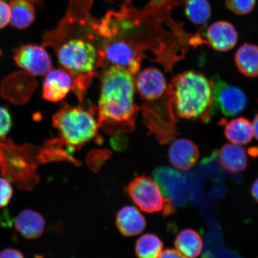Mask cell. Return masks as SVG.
Wrapping results in <instances>:
<instances>
[{"mask_svg":"<svg viewBox=\"0 0 258 258\" xmlns=\"http://www.w3.org/2000/svg\"><path fill=\"white\" fill-rule=\"evenodd\" d=\"M180 5V0H150L140 9L132 3L121 5L99 19L100 34L103 40L126 44L141 57L147 50L173 54L185 51L193 35L173 18L174 9Z\"/></svg>","mask_w":258,"mask_h":258,"instance_id":"cell-1","label":"cell"},{"mask_svg":"<svg viewBox=\"0 0 258 258\" xmlns=\"http://www.w3.org/2000/svg\"><path fill=\"white\" fill-rule=\"evenodd\" d=\"M52 47L62 70L73 77L90 73L102 56L103 40L93 19L77 16L69 19L43 43Z\"/></svg>","mask_w":258,"mask_h":258,"instance_id":"cell-2","label":"cell"},{"mask_svg":"<svg viewBox=\"0 0 258 258\" xmlns=\"http://www.w3.org/2000/svg\"><path fill=\"white\" fill-rule=\"evenodd\" d=\"M135 84L133 74L113 66L103 74L99 100V116L110 123H124L134 115Z\"/></svg>","mask_w":258,"mask_h":258,"instance_id":"cell-3","label":"cell"},{"mask_svg":"<svg viewBox=\"0 0 258 258\" xmlns=\"http://www.w3.org/2000/svg\"><path fill=\"white\" fill-rule=\"evenodd\" d=\"M174 104L177 115L186 120H211L215 114L214 93L204 74L188 71L173 80Z\"/></svg>","mask_w":258,"mask_h":258,"instance_id":"cell-4","label":"cell"},{"mask_svg":"<svg viewBox=\"0 0 258 258\" xmlns=\"http://www.w3.org/2000/svg\"><path fill=\"white\" fill-rule=\"evenodd\" d=\"M43 163L42 148L30 144L15 145L11 140L0 142V170L3 175L22 188L23 180L36 184L38 164Z\"/></svg>","mask_w":258,"mask_h":258,"instance_id":"cell-5","label":"cell"},{"mask_svg":"<svg viewBox=\"0 0 258 258\" xmlns=\"http://www.w3.org/2000/svg\"><path fill=\"white\" fill-rule=\"evenodd\" d=\"M55 127L69 149L73 151L96 136L98 124L86 109L64 104L52 118Z\"/></svg>","mask_w":258,"mask_h":258,"instance_id":"cell-6","label":"cell"},{"mask_svg":"<svg viewBox=\"0 0 258 258\" xmlns=\"http://www.w3.org/2000/svg\"><path fill=\"white\" fill-rule=\"evenodd\" d=\"M125 192L142 211L147 213L162 212L163 215H172L175 212L172 201L164 196L160 186L145 175L135 177L128 183Z\"/></svg>","mask_w":258,"mask_h":258,"instance_id":"cell-7","label":"cell"},{"mask_svg":"<svg viewBox=\"0 0 258 258\" xmlns=\"http://www.w3.org/2000/svg\"><path fill=\"white\" fill-rule=\"evenodd\" d=\"M210 80L214 93L215 112L219 110L226 117H233L244 111L247 99L243 90L229 85L217 76Z\"/></svg>","mask_w":258,"mask_h":258,"instance_id":"cell-8","label":"cell"},{"mask_svg":"<svg viewBox=\"0 0 258 258\" xmlns=\"http://www.w3.org/2000/svg\"><path fill=\"white\" fill-rule=\"evenodd\" d=\"M14 58L19 67L34 76H43L52 67L51 58L43 46L22 45L16 48Z\"/></svg>","mask_w":258,"mask_h":258,"instance_id":"cell-9","label":"cell"},{"mask_svg":"<svg viewBox=\"0 0 258 258\" xmlns=\"http://www.w3.org/2000/svg\"><path fill=\"white\" fill-rule=\"evenodd\" d=\"M202 37L204 44L220 52L233 49L238 39V32L234 26L226 21L214 22L206 28L205 36Z\"/></svg>","mask_w":258,"mask_h":258,"instance_id":"cell-10","label":"cell"},{"mask_svg":"<svg viewBox=\"0 0 258 258\" xmlns=\"http://www.w3.org/2000/svg\"><path fill=\"white\" fill-rule=\"evenodd\" d=\"M74 88V79L63 70H50L43 85L42 96L46 101L56 102L61 101Z\"/></svg>","mask_w":258,"mask_h":258,"instance_id":"cell-11","label":"cell"},{"mask_svg":"<svg viewBox=\"0 0 258 258\" xmlns=\"http://www.w3.org/2000/svg\"><path fill=\"white\" fill-rule=\"evenodd\" d=\"M136 86L144 99L154 101L160 98L165 92L167 82L160 71L155 68H148L138 74Z\"/></svg>","mask_w":258,"mask_h":258,"instance_id":"cell-12","label":"cell"},{"mask_svg":"<svg viewBox=\"0 0 258 258\" xmlns=\"http://www.w3.org/2000/svg\"><path fill=\"white\" fill-rule=\"evenodd\" d=\"M153 176L164 196L170 199L174 206L182 204L184 196L181 174L170 167H160L154 170Z\"/></svg>","mask_w":258,"mask_h":258,"instance_id":"cell-13","label":"cell"},{"mask_svg":"<svg viewBox=\"0 0 258 258\" xmlns=\"http://www.w3.org/2000/svg\"><path fill=\"white\" fill-rule=\"evenodd\" d=\"M199 150L196 144L188 139H179L169 148L168 156L171 164L175 168L186 171L191 169L198 162Z\"/></svg>","mask_w":258,"mask_h":258,"instance_id":"cell-14","label":"cell"},{"mask_svg":"<svg viewBox=\"0 0 258 258\" xmlns=\"http://www.w3.org/2000/svg\"><path fill=\"white\" fill-rule=\"evenodd\" d=\"M16 231L25 239H37L43 234L46 221L39 212L31 209H25L15 219Z\"/></svg>","mask_w":258,"mask_h":258,"instance_id":"cell-15","label":"cell"},{"mask_svg":"<svg viewBox=\"0 0 258 258\" xmlns=\"http://www.w3.org/2000/svg\"><path fill=\"white\" fill-rule=\"evenodd\" d=\"M116 226L120 233L125 237L140 234L146 227V220L138 210L127 206L118 211L115 219Z\"/></svg>","mask_w":258,"mask_h":258,"instance_id":"cell-16","label":"cell"},{"mask_svg":"<svg viewBox=\"0 0 258 258\" xmlns=\"http://www.w3.org/2000/svg\"><path fill=\"white\" fill-rule=\"evenodd\" d=\"M218 161L222 168L228 172H243L247 166L246 151L241 145L224 144L219 150Z\"/></svg>","mask_w":258,"mask_h":258,"instance_id":"cell-17","label":"cell"},{"mask_svg":"<svg viewBox=\"0 0 258 258\" xmlns=\"http://www.w3.org/2000/svg\"><path fill=\"white\" fill-rule=\"evenodd\" d=\"M220 124L224 125L225 136L231 144L246 145L252 140V124L246 118L240 117L229 122L223 120Z\"/></svg>","mask_w":258,"mask_h":258,"instance_id":"cell-18","label":"cell"},{"mask_svg":"<svg viewBox=\"0 0 258 258\" xmlns=\"http://www.w3.org/2000/svg\"><path fill=\"white\" fill-rule=\"evenodd\" d=\"M235 66L243 76L258 77V46L245 43L238 48L234 57Z\"/></svg>","mask_w":258,"mask_h":258,"instance_id":"cell-19","label":"cell"},{"mask_svg":"<svg viewBox=\"0 0 258 258\" xmlns=\"http://www.w3.org/2000/svg\"><path fill=\"white\" fill-rule=\"evenodd\" d=\"M9 6L11 24L13 27L19 30H24L34 23L36 12L31 2L26 0H12Z\"/></svg>","mask_w":258,"mask_h":258,"instance_id":"cell-20","label":"cell"},{"mask_svg":"<svg viewBox=\"0 0 258 258\" xmlns=\"http://www.w3.org/2000/svg\"><path fill=\"white\" fill-rule=\"evenodd\" d=\"M175 246L177 250L187 257L196 258L202 252L203 241L196 230L185 229L177 234Z\"/></svg>","mask_w":258,"mask_h":258,"instance_id":"cell-21","label":"cell"},{"mask_svg":"<svg viewBox=\"0 0 258 258\" xmlns=\"http://www.w3.org/2000/svg\"><path fill=\"white\" fill-rule=\"evenodd\" d=\"M187 19L194 25L202 27L207 24L212 16L211 5L208 0H180Z\"/></svg>","mask_w":258,"mask_h":258,"instance_id":"cell-22","label":"cell"},{"mask_svg":"<svg viewBox=\"0 0 258 258\" xmlns=\"http://www.w3.org/2000/svg\"><path fill=\"white\" fill-rule=\"evenodd\" d=\"M163 243L156 234H145L135 243V253L138 258H159Z\"/></svg>","mask_w":258,"mask_h":258,"instance_id":"cell-23","label":"cell"},{"mask_svg":"<svg viewBox=\"0 0 258 258\" xmlns=\"http://www.w3.org/2000/svg\"><path fill=\"white\" fill-rule=\"evenodd\" d=\"M226 5L234 14L243 16L250 14L256 6V0H225Z\"/></svg>","mask_w":258,"mask_h":258,"instance_id":"cell-24","label":"cell"},{"mask_svg":"<svg viewBox=\"0 0 258 258\" xmlns=\"http://www.w3.org/2000/svg\"><path fill=\"white\" fill-rule=\"evenodd\" d=\"M14 189L8 179L0 177V208L8 206L11 201Z\"/></svg>","mask_w":258,"mask_h":258,"instance_id":"cell-25","label":"cell"},{"mask_svg":"<svg viewBox=\"0 0 258 258\" xmlns=\"http://www.w3.org/2000/svg\"><path fill=\"white\" fill-rule=\"evenodd\" d=\"M11 115L8 108L0 106V139L5 140L12 127Z\"/></svg>","mask_w":258,"mask_h":258,"instance_id":"cell-26","label":"cell"},{"mask_svg":"<svg viewBox=\"0 0 258 258\" xmlns=\"http://www.w3.org/2000/svg\"><path fill=\"white\" fill-rule=\"evenodd\" d=\"M11 22V8L7 3L0 0V29L4 28Z\"/></svg>","mask_w":258,"mask_h":258,"instance_id":"cell-27","label":"cell"},{"mask_svg":"<svg viewBox=\"0 0 258 258\" xmlns=\"http://www.w3.org/2000/svg\"><path fill=\"white\" fill-rule=\"evenodd\" d=\"M0 258H25L20 251L15 249H6L0 251Z\"/></svg>","mask_w":258,"mask_h":258,"instance_id":"cell-28","label":"cell"},{"mask_svg":"<svg viewBox=\"0 0 258 258\" xmlns=\"http://www.w3.org/2000/svg\"><path fill=\"white\" fill-rule=\"evenodd\" d=\"M159 258H188L178 250L166 249L160 254Z\"/></svg>","mask_w":258,"mask_h":258,"instance_id":"cell-29","label":"cell"},{"mask_svg":"<svg viewBox=\"0 0 258 258\" xmlns=\"http://www.w3.org/2000/svg\"><path fill=\"white\" fill-rule=\"evenodd\" d=\"M251 194L254 201L258 203V177L251 186Z\"/></svg>","mask_w":258,"mask_h":258,"instance_id":"cell-30","label":"cell"},{"mask_svg":"<svg viewBox=\"0 0 258 258\" xmlns=\"http://www.w3.org/2000/svg\"><path fill=\"white\" fill-rule=\"evenodd\" d=\"M252 128L254 137L258 141V114L255 115L253 119Z\"/></svg>","mask_w":258,"mask_h":258,"instance_id":"cell-31","label":"cell"},{"mask_svg":"<svg viewBox=\"0 0 258 258\" xmlns=\"http://www.w3.org/2000/svg\"><path fill=\"white\" fill-rule=\"evenodd\" d=\"M105 1L108 2L109 3H112L114 2H120L121 5H123L130 4V3H132V2L133 1V0H105Z\"/></svg>","mask_w":258,"mask_h":258,"instance_id":"cell-32","label":"cell"},{"mask_svg":"<svg viewBox=\"0 0 258 258\" xmlns=\"http://www.w3.org/2000/svg\"><path fill=\"white\" fill-rule=\"evenodd\" d=\"M26 1L30 2H38V1H40V0H26Z\"/></svg>","mask_w":258,"mask_h":258,"instance_id":"cell-33","label":"cell"},{"mask_svg":"<svg viewBox=\"0 0 258 258\" xmlns=\"http://www.w3.org/2000/svg\"><path fill=\"white\" fill-rule=\"evenodd\" d=\"M1 54H2V51H1V50H0V56H1Z\"/></svg>","mask_w":258,"mask_h":258,"instance_id":"cell-34","label":"cell"},{"mask_svg":"<svg viewBox=\"0 0 258 258\" xmlns=\"http://www.w3.org/2000/svg\"><path fill=\"white\" fill-rule=\"evenodd\" d=\"M258 258V257H257Z\"/></svg>","mask_w":258,"mask_h":258,"instance_id":"cell-35","label":"cell"}]
</instances>
